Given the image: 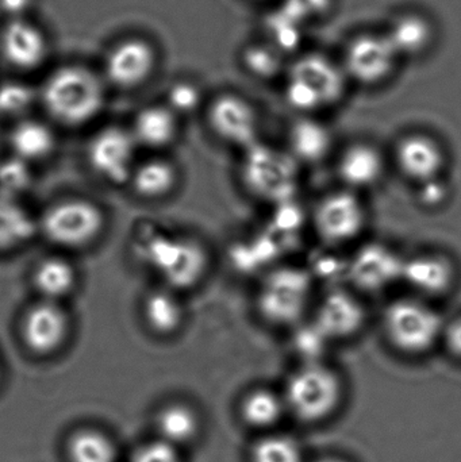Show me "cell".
Masks as SVG:
<instances>
[{"label": "cell", "instance_id": "cell-8", "mask_svg": "<svg viewBox=\"0 0 461 462\" xmlns=\"http://www.w3.org/2000/svg\"><path fill=\"white\" fill-rule=\"evenodd\" d=\"M38 226L51 244L64 249H80L102 234L105 214L95 203L73 198L46 208Z\"/></svg>", "mask_w": 461, "mask_h": 462}, {"label": "cell", "instance_id": "cell-23", "mask_svg": "<svg viewBox=\"0 0 461 462\" xmlns=\"http://www.w3.org/2000/svg\"><path fill=\"white\" fill-rule=\"evenodd\" d=\"M290 154L303 164H316L327 159L332 149L329 129L313 118L295 122L289 134Z\"/></svg>", "mask_w": 461, "mask_h": 462}, {"label": "cell", "instance_id": "cell-29", "mask_svg": "<svg viewBox=\"0 0 461 462\" xmlns=\"http://www.w3.org/2000/svg\"><path fill=\"white\" fill-rule=\"evenodd\" d=\"M69 462H116L118 450L110 437L95 429H81L67 442Z\"/></svg>", "mask_w": 461, "mask_h": 462}, {"label": "cell", "instance_id": "cell-20", "mask_svg": "<svg viewBox=\"0 0 461 462\" xmlns=\"http://www.w3.org/2000/svg\"><path fill=\"white\" fill-rule=\"evenodd\" d=\"M383 157L367 143L352 145L338 162V175L348 189L373 187L383 175Z\"/></svg>", "mask_w": 461, "mask_h": 462}, {"label": "cell", "instance_id": "cell-41", "mask_svg": "<svg viewBox=\"0 0 461 462\" xmlns=\"http://www.w3.org/2000/svg\"><path fill=\"white\" fill-rule=\"evenodd\" d=\"M32 0H0V11L10 16L11 21L23 19L32 7Z\"/></svg>", "mask_w": 461, "mask_h": 462}, {"label": "cell", "instance_id": "cell-30", "mask_svg": "<svg viewBox=\"0 0 461 462\" xmlns=\"http://www.w3.org/2000/svg\"><path fill=\"white\" fill-rule=\"evenodd\" d=\"M287 412L283 396L270 390H256L245 396L241 404L244 420L252 428L271 429L281 422Z\"/></svg>", "mask_w": 461, "mask_h": 462}, {"label": "cell", "instance_id": "cell-27", "mask_svg": "<svg viewBox=\"0 0 461 462\" xmlns=\"http://www.w3.org/2000/svg\"><path fill=\"white\" fill-rule=\"evenodd\" d=\"M143 318L154 334L172 336L183 325V307L168 288L153 291L143 300Z\"/></svg>", "mask_w": 461, "mask_h": 462}, {"label": "cell", "instance_id": "cell-28", "mask_svg": "<svg viewBox=\"0 0 461 462\" xmlns=\"http://www.w3.org/2000/svg\"><path fill=\"white\" fill-rule=\"evenodd\" d=\"M178 183V172L167 160L153 159L135 165L130 184L140 197L160 199L173 191Z\"/></svg>", "mask_w": 461, "mask_h": 462}, {"label": "cell", "instance_id": "cell-4", "mask_svg": "<svg viewBox=\"0 0 461 462\" xmlns=\"http://www.w3.org/2000/svg\"><path fill=\"white\" fill-rule=\"evenodd\" d=\"M243 181L260 200L284 203L291 200L300 187V162L290 154L265 143L245 149Z\"/></svg>", "mask_w": 461, "mask_h": 462}, {"label": "cell", "instance_id": "cell-3", "mask_svg": "<svg viewBox=\"0 0 461 462\" xmlns=\"http://www.w3.org/2000/svg\"><path fill=\"white\" fill-rule=\"evenodd\" d=\"M346 83L343 65L324 54L309 53L287 72L284 97L295 110L310 114L337 105L346 94Z\"/></svg>", "mask_w": 461, "mask_h": 462}, {"label": "cell", "instance_id": "cell-35", "mask_svg": "<svg viewBox=\"0 0 461 462\" xmlns=\"http://www.w3.org/2000/svg\"><path fill=\"white\" fill-rule=\"evenodd\" d=\"M30 181L32 172L27 162L15 156L0 162V198L15 200L14 198L24 191Z\"/></svg>", "mask_w": 461, "mask_h": 462}, {"label": "cell", "instance_id": "cell-31", "mask_svg": "<svg viewBox=\"0 0 461 462\" xmlns=\"http://www.w3.org/2000/svg\"><path fill=\"white\" fill-rule=\"evenodd\" d=\"M265 30L270 38L268 42L283 54L295 51L305 40V24L292 18L281 7L276 8L268 15L267 21H265Z\"/></svg>", "mask_w": 461, "mask_h": 462}, {"label": "cell", "instance_id": "cell-22", "mask_svg": "<svg viewBox=\"0 0 461 462\" xmlns=\"http://www.w3.org/2000/svg\"><path fill=\"white\" fill-rule=\"evenodd\" d=\"M178 129V116L168 106H152L137 114L132 134L137 145L161 149L175 141Z\"/></svg>", "mask_w": 461, "mask_h": 462}, {"label": "cell", "instance_id": "cell-40", "mask_svg": "<svg viewBox=\"0 0 461 462\" xmlns=\"http://www.w3.org/2000/svg\"><path fill=\"white\" fill-rule=\"evenodd\" d=\"M443 338L449 353L461 360V317L446 326Z\"/></svg>", "mask_w": 461, "mask_h": 462}, {"label": "cell", "instance_id": "cell-42", "mask_svg": "<svg viewBox=\"0 0 461 462\" xmlns=\"http://www.w3.org/2000/svg\"><path fill=\"white\" fill-rule=\"evenodd\" d=\"M422 187H424V189H422L421 202L427 203V205H438V203L443 202L444 198H446V189H444L443 184L438 181V179L427 181V183L422 184Z\"/></svg>", "mask_w": 461, "mask_h": 462}, {"label": "cell", "instance_id": "cell-14", "mask_svg": "<svg viewBox=\"0 0 461 462\" xmlns=\"http://www.w3.org/2000/svg\"><path fill=\"white\" fill-rule=\"evenodd\" d=\"M403 263L405 258L392 247L371 242L360 247L349 263V279L359 290L378 292L402 282Z\"/></svg>", "mask_w": 461, "mask_h": 462}, {"label": "cell", "instance_id": "cell-34", "mask_svg": "<svg viewBox=\"0 0 461 462\" xmlns=\"http://www.w3.org/2000/svg\"><path fill=\"white\" fill-rule=\"evenodd\" d=\"M243 60L246 69L263 80L276 78L284 68L283 53L270 42L248 46Z\"/></svg>", "mask_w": 461, "mask_h": 462}, {"label": "cell", "instance_id": "cell-19", "mask_svg": "<svg viewBox=\"0 0 461 462\" xmlns=\"http://www.w3.org/2000/svg\"><path fill=\"white\" fill-rule=\"evenodd\" d=\"M455 277L454 265L444 255H414L403 263L402 282L422 295H444L454 287Z\"/></svg>", "mask_w": 461, "mask_h": 462}, {"label": "cell", "instance_id": "cell-6", "mask_svg": "<svg viewBox=\"0 0 461 462\" xmlns=\"http://www.w3.org/2000/svg\"><path fill=\"white\" fill-rule=\"evenodd\" d=\"M384 336L403 355L420 356L429 352L443 337V318L425 301L400 299L386 307Z\"/></svg>", "mask_w": 461, "mask_h": 462}, {"label": "cell", "instance_id": "cell-9", "mask_svg": "<svg viewBox=\"0 0 461 462\" xmlns=\"http://www.w3.org/2000/svg\"><path fill=\"white\" fill-rule=\"evenodd\" d=\"M137 146L129 130L105 127L89 141L87 159L100 179L113 186H124L132 179Z\"/></svg>", "mask_w": 461, "mask_h": 462}, {"label": "cell", "instance_id": "cell-38", "mask_svg": "<svg viewBox=\"0 0 461 462\" xmlns=\"http://www.w3.org/2000/svg\"><path fill=\"white\" fill-rule=\"evenodd\" d=\"M332 7V0H283L281 10L306 27L317 19L324 18Z\"/></svg>", "mask_w": 461, "mask_h": 462}, {"label": "cell", "instance_id": "cell-12", "mask_svg": "<svg viewBox=\"0 0 461 462\" xmlns=\"http://www.w3.org/2000/svg\"><path fill=\"white\" fill-rule=\"evenodd\" d=\"M69 328V317L61 304L40 300L29 307L22 318V341L34 355L51 356L67 342Z\"/></svg>", "mask_w": 461, "mask_h": 462}, {"label": "cell", "instance_id": "cell-39", "mask_svg": "<svg viewBox=\"0 0 461 462\" xmlns=\"http://www.w3.org/2000/svg\"><path fill=\"white\" fill-rule=\"evenodd\" d=\"M130 462H183L180 449L156 439L141 445Z\"/></svg>", "mask_w": 461, "mask_h": 462}, {"label": "cell", "instance_id": "cell-5", "mask_svg": "<svg viewBox=\"0 0 461 462\" xmlns=\"http://www.w3.org/2000/svg\"><path fill=\"white\" fill-rule=\"evenodd\" d=\"M287 412L302 422L327 420L340 406L343 383L322 363L303 364L290 377L284 391Z\"/></svg>", "mask_w": 461, "mask_h": 462}, {"label": "cell", "instance_id": "cell-15", "mask_svg": "<svg viewBox=\"0 0 461 462\" xmlns=\"http://www.w3.org/2000/svg\"><path fill=\"white\" fill-rule=\"evenodd\" d=\"M365 318L364 306L354 293L335 290L319 301L311 325L327 342L343 341L362 330Z\"/></svg>", "mask_w": 461, "mask_h": 462}, {"label": "cell", "instance_id": "cell-2", "mask_svg": "<svg viewBox=\"0 0 461 462\" xmlns=\"http://www.w3.org/2000/svg\"><path fill=\"white\" fill-rule=\"evenodd\" d=\"M41 97L51 118L65 126H81L102 110L105 89L89 70L65 67L46 79Z\"/></svg>", "mask_w": 461, "mask_h": 462}, {"label": "cell", "instance_id": "cell-17", "mask_svg": "<svg viewBox=\"0 0 461 462\" xmlns=\"http://www.w3.org/2000/svg\"><path fill=\"white\" fill-rule=\"evenodd\" d=\"M395 160L406 178L424 184L438 179L446 159L443 149L433 138L411 134L398 143Z\"/></svg>", "mask_w": 461, "mask_h": 462}, {"label": "cell", "instance_id": "cell-1", "mask_svg": "<svg viewBox=\"0 0 461 462\" xmlns=\"http://www.w3.org/2000/svg\"><path fill=\"white\" fill-rule=\"evenodd\" d=\"M141 260L168 290H189L199 284L208 268V255L199 242L162 231H151L138 244Z\"/></svg>", "mask_w": 461, "mask_h": 462}, {"label": "cell", "instance_id": "cell-26", "mask_svg": "<svg viewBox=\"0 0 461 462\" xmlns=\"http://www.w3.org/2000/svg\"><path fill=\"white\" fill-rule=\"evenodd\" d=\"M199 429V417L187 404H168L160 410L156 417L157 439L178 449L194 441Z\"/></svg>", "mask_w": 461, "mask_h": 462}, {"label": "cell", "instance_id": "cell-24", "mask_svg": "<svg viewBox=\"0 0 461 462\" xmlns=\"http://www.w3.org/2000/svg\"><path fill=\"white\" fill-rule=\"evenodd\" d=\"M56 137L51 127L35 119H22L10 133L13 156L22 162H37L53 153Z\"/></svg>", "mask_w": 461, "mask_h": 462}, {"label": "cell", "instance_id": "cell-32", "mask_svg": "<svg viewBox=\"0 0 461 462\" xmlns=\"http://www.w3.org/2000/svg\"><path fill=\"white\" fill-rule=\"evenodd\" d=\"M32 221L15 200L0 198V249L16 246L32 236Z\"/></svg>", "mask_w": 461, "mask_h": 462}, {"label": "cell", "instance_id": "cell-43", "mask_svg": "<svg viewBox=\"0 0 461 462\" xmlns=\"http://www.w3.org/2000/svg\"><path fill=\"white\" fill-rule=\"evenodd\" d=\"M318 462H346V461L341 460V458L327 457V458H322V460H319Z\"/></svg>", "mask_w": 461, "mask_h": 462}, {"label": "cell", "instance_id": "cell-36", "mask_svg": "<svg viewBox=\"0 0 461 462\" xmlns=\"http://www.w3.org/2000/svg\"><path fill=\"white\" fill-rule=\"evenodd\" d=\"M34 102V95L26 84L8 81L0 86V116H21Z\"/></svg>", "mask_w": 461, "mask_h": 462}, {"label": "cell", "instance_id": "cell-44", "mask_svg": "<svg viewBox=\"0 0 461 462\" xmlns=\"http://www.w3.org/2000/svg\"><path fill=\"white\" fill-rule=\"evenodd\" d=\"M0 380H2V369H0Z\"/></svg>", "mask_w": 461, "mask_h": 462}, {"label": "cell", "instance_id": "cell-10", "mask_svg": "<svg viewBox=\"0 0 461 462\" xmlns=\"http://www.w3.org/2000/svg\"><path fill=\"white\" fill-rule=\"evenodd\" d=\"M365 218L364 206L359 198L346 189L319 200L314 210V229L327 244H348L362 234Z\"/></svg>", "mask_w": 461, "mask_h": 462}, {"label": "cell", "instance_id": "cell-33", "mask_svg": "<svg viewBox=\"0 0 461 462\" xmlns=\"http://www.w3.org/2000/svg\"><path fill=\"white\" fill-rule=\"evenodd\" d=\"M252 462H303V453L291 437L270 434L254 445Z\"/></svg>", "mask_w": 461, "mask_h": 462}, {"label": "cell", "instance_id": "cell-16", "mask_svg": "<svg viewBox=\"0 0 461 462\" xmlns=\"http://www.w3.org/2000/svg\"><path fill=\"white\" fill-rule=\"evenodd\" d=\"M153 48L143 40H127L111 49L106 59L108 80L121 88L140 86L153 72Z\"/></svg>", "mask_w": 461, "mask_h": 462}, {"label": "cell", "instance_id": "cell-37", "mask_svg": "<svg viewBox=\"0 0 461 462\" xmlns=\"http://www.w3.org/2000/svg\"><path fill=\"white\" fill-rule=\"evenodd\" d=\"M202 102L200 89L189 81L173 84L168 91V107L179 114H191L197 110Z\"/></svg>", "mask_w": 461, "mask_h": 462}, {"label": "cell", "instance_id": "cell-13", "mask_svg": "<svg viewBox=\"0 0 461 462\" xmlns=\"http://www.w3.org/2000/svg\"><path fill=\"white\" fill-rule=\"evenodd\" d=\"M208 125L214 134L237 148H251L259 143V118L251 103L237 95H222L211 103Z\"/></svg>", "mask_w": 461, "mask_h": 462}, {"label": "cell", "instance_id": "cell-11", "mask_svg": "<svg viewBox=\"0 0 461 462\" xmlns=\"http://www.w3.org/2000/svg\"><path fill=\"white\" fill-rule=\"evenodd\" d=\"M398 60L400 56L384 32H367L349 42L343 68L346 78L365 86H375L392 76Z\"/></svg>", "mask_w": 461, "mask_h": 462}, {"label": "cell", "instance_id": "cell-18", "mask_svg": "<svg viewBox=\"0 0 461 462\" xmlns=\"http://www.w3.org/2000/svg\"><path fill=\"white\" fill-rule=\"evenodd\" d=\"M5 61L19 69H34L45 60L48 45L38 27L24 19L10 21L0 37Z\"/></svg>", "mask_w": 461, "mask_h": 462}, {"label": "cell", "instance_id": "cell-21", "mask_svg": "<svg viewBox=\"0 0 461 462\" xmlns=\"http://www.w3.org/2000/svg\"><path fill=\"white\" fill-rule=\"evenodd\" d=\"M397 51L402 57H416L425 53L433 42V26L427 16L408 13L397 16L384 32Z\"/></svg>", "mask_w": 461, "mask_h": 462}, {"label": "cell", "instance_id": "cell-7", "mask_svg": "<svg viewBox=\"0 0 461 462\" xmlns=\"http://www.w3.org/2000/svg\"><path fill=\"white\" fill-rule=\"evenodd\" d=\"M313 279L305 269L283 266L271 272L259 288L257 311L273 326H294L310 303Z\"/></svg>", "mask_w": 461, "mask_h": 462}, {"label": "cell", "instance_id": "cell-25", "mask_svg": "<svg viewBox=\"0 0 461 462\" xmlns=\"http://www.w3.org/2000/svg\"><path fill=\"white\" fill-rule=\"evenodd\" d=\"M32 280L41 300L60 303L75 290L78 276L69 261L62 257H48L37 263Z\"/></svg>", "mask_w": 461, "mask_h": 462}]
</instances>
